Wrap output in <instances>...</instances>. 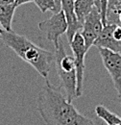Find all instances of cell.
Returning a JSON list of instances; mask_svg holds the SVG:
<instances>
[{
	"label": "cell",
	"mask_w": 121,
	"mask_h": 125,
	"mask_svg": "<svg viewBox=\"0 0 121 125\" xmlns=\"http://www.w3.org/2000/svg\"><path fill=\"white\" fill-rule=\"evenodd\" d=\"M120 26H121V25H120Z\"/></svg>",
	"instance_id": "obj_22"
},
{
	"label": "cell",
	"mask_w": 121,
	"mask_h": 125,
	"mask_svg": "<svg viewBox=\"0 0 121 125\" xmlns=\"http://www.w3.org/2000/svg\"><path fill=\"white\" fill-rule=\"evenodd\" d=\"M1 40L24 62L32 65L44 79L48 77L51 65L55 62V54L38 46L32 41L13 31L1 29Z\"/></svg>",
	"instance_id": "obj_2"
},
{
	"label": "cell",
	"mask_w": 121,
	"mask_h": 125,
	"mask_svg": "<svg viewBox=\"0 0 121 125\" xmlns=\"http://www.w3.org/2000/svg\"><path fill=\"white\" fill-rule=\"evenodd\" d=\"M34 2L41 13L50 11L55 14L61 10V0H34Z\"/></svg>",
	"instance_id": "obj_13"
},
{
	"label": "cell",
	"mask_w": 121,
	"mask_h": 125,
	"mask_svg": "<svg viewBox=\"0 0 121 125\" xmlns=\"http://www.w3.org/2000/svg\"><path fill=\"white\" fill-rule=\"evenodd\" d=\"M39 28L45 34L46 39L57 46L60 42V37L66 33L67 30V22L63 12L60 10V12L53 14L50 18L40 22Z\"/></svg>",
	"instance_id": "obj_5"
},
{
	"label": "cell",
	"mask_w": 121,
	"mask_h": 125,
	"mask_svg": "<svg viewBox=\"0 0 121 125\" xmlns=\"http://www.w3.org/2000/svg\"><path fill=\"white\" fill-rule=\"evenodd\" d=\"M116 4V0H109V5H108V8L109 7H111L113 5Z\"/></svg>",
	"instance_id": "obj_18"
},
{
	"label": "cell",
	"mask_w": 121,
	"mask_h": 125,
	"mask_svg": "<svg viewBox=\"0 0 121 125\" xmlns=\"http://www.w3.org/2000/svg\"><path fill=\"white\" fill-rule=\"evenodd\" d=\"M95 114H96V115L99 118H101L102 120H104L107 123V125H112L121 122L120 116H118L114 113L111 112L110 110H108L106 107H104L102 105L96 106V108H95Z\"/></svg>",
	"instance_id": "obj_12"
},
{
	"label": "cell",
	"mask_w": 121,
	"mask_h": 125,
	"mask_svg": "<svg viewBox=\"0 0 121 125\" xmlns=\"http://www.w3.org/2000/svg\"><path fill=\"white\" fill-rule=\"evenodd\" d=\"M61 11L63 12L66 22H67V30L66 37L68 42H70L77 32H80L82 29V24L79 22L75 14L74 9V0H61Z\"/></svg>",
	"instance_id": "obj_8"
},
{
	"label": "cell",
	"mask_w": 121,
	"mask_h": 125,
	"mask_svg": "<svg viewBox=\"0 0 121 125\" xmlns=\"http://www.w3.org/2000/svg\"><path fill=\"white\" fill-rule=\"evenodd\" d=\"M100 3V15L102 17V22L104 25L107 24V11H108V5L109 0H99Z\"/></svg>",
	"instance_id": "obj_14"
},
{
	"label": "cell",
	"mask_w": 121,
	"mask_h": 125,
	"mask_svg": "<svg viewBox=\"0 0 121 125\" xmlns=\"http://www.w3.org/2000/svg\"><path fill=\"white\" fill-rule=\"evenodd\" d=\"M1 29H2V27H1V25H0V33H1ZM0 39H1V34H0Z\"/></svg>",
	"instance_id": "obj_20"
},
{
	"label": "cell",
	"mask_w": 121,
	"mask_h": 125,
	"mask_svg": "<svg viewBox=\"0 0 121 125\" xmlns=\"http://www.w3.org/2000/svg\"><path fill=\"white\" fill-rule=\"evenodd\" d=\"M103 27H104V24L102 22V17L100 15V12L94 6L91 12L86 17L83 23V27L80 31L85 40V44H86V48L88 51L93 45L95 40L98 38Z\"/></svg>",
	"instance_id": "obj_7"
},
{
	"label": "cell",
	"mask_w": 121,
	"mask_h": 125,
	"mask_svg": "<svg viewBox=\"0 0 121 125\" xmlns=\"http://www.w3.org/2000/svg\"><path fill=\"white\" fill-rule=\"evenodd\" d=\"M95 6L93 0H74V9L79 22L83 25L86 17ZM83 27V26H82Z\"/></svg>",
	"instance_id": "obj_11"
},
{
	"label": "cell",
	"mask_w": 121,
	"mask_h": 125,
	"mask_svg": "<svg viewBox=\"0 0 121 125\" xmlns=\"http://www.w3.org/2000/svg\"><path fill=\"white\" fill-rule=\"evenodd\" d=\"M55 66L58 73V76L60 81V87L64 89L66 98L69 101H73L77 98L76 94V65L74 58L66 55L64 46L59 42L58 45L55 46Z\"/></svg>",
	"instance_id": "obj_3"
},
{
	"label": "cell",
	"mask_w": 121,
	"mask_h": 125,
	"mask_svg": "<svg viewBox=\"0 0 121 125\" xmlns=\"http://www.w3.org/2000/svg\"><path fill=\"white\" fill-rule=\"evenodd\" d=\"M30 2H34V0H15V4L18 7V6H21L23 4H27V3H30Z\"/></svg>",
	"instance_id": "obj_16"
},
{
	"label": "cell",
	"mask_w": 121,
	"mask_h": 125,
	"mask_svg": "<svg viewBox=\"0 0 121 125\" xmlns=\"http://www.w3.org/2000/svg\"><path fill=\"white\" fill-rule=\"evenodd\" d=\"M94 1V4H95V7L99 10V12H100V3H99V0H93Z\"/></svg>",
	"instance_id": "obj_19"
},
{
	"label": "cell",
	"mask_w": 121,
	"mask_h": 125,
	"mask_svg": "<svg viewBox=\"0 0 121 125\" xmlns=\"http://www.w3.org/2000/svg\"><path fill=\"white\" fill-rule=\"evenodd\" d=\"M116 24L108 23L104 25L98 38L95 40L93 45L97 48H107L114 52H121V42L115 41L112 36V31Z\"/></svg>",
	"instance_id": "obj_9"
},
{
	"label": "cell",
	"mask_w": 121,
	"mask_h": 125,
	"mask_svg": "<svg viewBox=\"0 0 121 125\" xmlns=\"http://www.w3.org/2000/svg\"><path fill=\"white\" fill-rule=\"evenodd\" d=\"M46 78L37 97V109L46 125H94L83 115L60 91Z\"/></svg>",
	"instance_id": "obj_1"
},
{
	"label": "cell",
	"mask_w": 121,
	"mask_h": 125,
	"mask_svg": "<svg viewBox=\"0 0 121 125\" xmlns=\"http://www.w3.org/2000/svg\"><path fill=\"white\" fill-rule=\"evenodd\" d=\"M15 0H0V4H13Z\"/></svg>",
	"instance_id": "obj_17"
},
{
	"label": "cell",
	"mask_w": 121,
	"mask_h": 125,
	"mask_svg": "<svg viewBox=\"0 0 121 125\" xmlns=\"http://www.w3.org/2000/svg\"><path fill=\"white\" fill-rule=\"evenodd\" d=\"M71 50L73 52V58L76 65V78H77V86H76V94L77 98L82 96L83 94V87H84V73H85V57L88 52L85 40L81 34V32H77L72 41L69 42Z\"/></svg>",
	"instance_id": "obj_4"
},
{
	"label": "cell",
	"mask_w": 121,
	"mask_h": 125,
	"mask_svg": "<svg viewBox=\"0 0 121 125\" xmlns=\"http://www.w3.org/2000/svg\"><path fill=\"white\" fill-rule=\"evenodd\" d=\"M103 64L111 75L114 89L121 101V54L107 48H98Z\"/></svg>",
	"instance_id": "obj_6"
},
{
	"label": "cell",
	"mask_w": 121,
	"mask_h": 125,
	"mask_svg": "<svg viewBox=\"0 0 121 125\" xmlns=\"http://www.w3.org/2000/svg\"><path fill=\"white\" fill-rule=\"evenodd\" d=\"M17 6L13 4H0V25L2 29L12 31V22Z\"/></svg>",
	"instance_id": "obj_10"
},
{
	"label": "cell",
	"mask_w": 121,
	"mask_h": 125,
	"mask_svg": "<svg viewBox=\"0 0 121 125\" xmlns=\"http://www.w3.org/2000/svg\"><path fill=\"white\" fill-rule=\"evenodd\" d=\"M112 36L115 39V41L121 42V26L120 25H116L112 31Z\"/></svg>",
	"instance_id": "obj_15"
},
{
	"label": "cell",
	"mask_w": 121,
	"mask_h": 125,
	"mask_svg": "<svg viewBox=\"0 0 121 125\" xmlns=\"http://www.w3.org/2000/svg\"><path fill=\"white\" fill-rule=\"evenodd\" d=\"M112 125H121V122H119V123H116V124H112Z\"/></svg>",
	"instance_id": "obj_21"
}]
</instances>
